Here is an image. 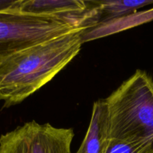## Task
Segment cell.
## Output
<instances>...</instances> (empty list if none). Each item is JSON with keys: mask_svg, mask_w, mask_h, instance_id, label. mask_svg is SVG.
<instances>
[{"mask_svg": "<svg viewBox=\"0 0 153 153\" xmlns=\"http://www.w3.org/2000/svg\"><path fill=\"white\" fill-rule=\"evenodd\" d=\"M104 153H147L139 146L116 139H110Z\"/></svg>", "mask_w": 153, "mask_h": 153, "instance_id": "ba28073f", "label": "cell"}, {"mask_svg": "<svg viewBox=\"0 0 153 153\" xmlns=\"http://www.w3.org/2000/svg\"><path fill=\"white\" fill-rule=\"evenodd\" d=\"M20 0H0V13L19 12Z\"/></svg>", "mask_w": 153, "mask_h": 153, "instance_id": "9c48e42d", "label": "cell"}, {"mask_svg": "<svg viewBox=\"0 0 153 153\" xmlns=\"http://www.w3.org/2000/svg\"><path fill=\"white\" fill-rule=\"evenodd\" d=\"M73 128H57L34 120L0 137V153H71Z\"/></svg>", "mask_w": 153, "mask_h": 153, "instance_id": "277c9868", "label": "cell"}, {"mask_svg": "<svg viewBox=\"0 0 153 153\" xmlns=\"http://www.w3.org/2000/svg\"><path fill=\"white\" fill-rule=\"evenodd\" d=\"M85 30L34 45L0 63V101L8 108L22 102L66 67L81 49Z\"/></svg>", "mask_w": 153, "mask_h": 153, "instance_id": "6da1fadb", "label": "cell"}, {"mask_svg": "<svg viewBox=\"0 0 153 153\" xmlns=\"http://www.w3.org/2000/svg\"><path fill=\"white\" fill-rule=\"evenodd\" d=\"M94 23L108 22L130 14L140 7L153 4V0L135 1H91Z\"/></svg>", "mask_w": 153, "mask_h": 153, "instance_id": "52a82bcc", "label": "cell"}, {"mask_svg": "<svg viewBox=\"0 0 153 153\" xmlns=\"http://www.w3.org/2000/svg\"><path fill=\"white\" fill-rule=\"evenodd\" d=\"M104 100L109 138L153 153V79L137 70Z\"/></svg>", "mask_w": 153, "mask_h": 153, "instance_id": "7a4b0ae2", "label": "cell"}, {"mask_svg": "<svg viewBox=\"0 0 153 153\" xmlns=\"http://www.w3.org/2000/svg\"><path fill=\"white\" fill-rule=\"evenodd\" d=\"M78 30L84 29L68 18L0 13V63L26 48Z\"/></svg>", "mask_w": 153, "mask_h": 153, "instance_id": "3957f363", "label": "cell"}, {"mask_svg": "<svg viewBox=\"0 0 153 153\" xmlns=\"http://www.w3.org/2000/svg\"><path fill=\"white\" fill-rule=\"evenodd\" d=\"M19 12L37 16L68 18L78 21L86 30L90 27L88 1L20 0Z\"/></svg>", "mask_w": 153, "mask_h": 153, "instance_id": "5b68a950", "label": "cell"}, {"mask_svg": "<svg viewBox=\"0 0 153 153\" xmlns=\"http://www.w3.org/2000/svg\"><path fill=\"white\" fill-rule=\"evenodd\" d=\"M109 140L108 116L105 100L94 102L85 137L76 153H104Z\"/></svg>", "mask_w": 153, "mask_h": 153, "instance_id": "8992f818", "label": "cell"}]
</instances>
